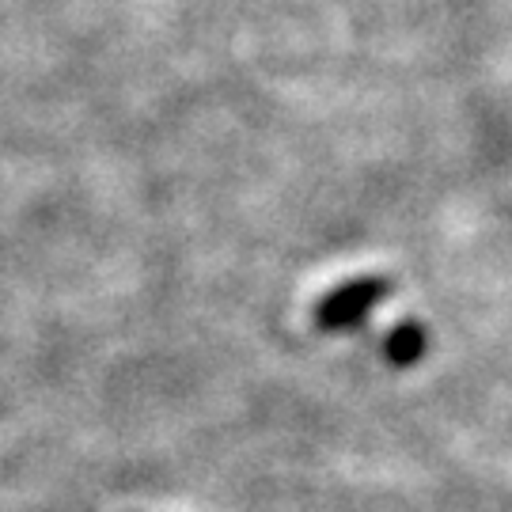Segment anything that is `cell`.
<instances>
[{
    "label": "cell",
    "instance_id": "obj_2",
    "mask_svg": "<svg viewBox=\"0 0 512 512\" xmlns=\"http://www.w3.org/2000/svg\"><path fill=\"white\" fill-rule=\"evenodd\" d=\"M387 361L391 365H414V361H421V353H425V330L418 327V323H399V327L387 334Z\"/></svg>",
    "mask_w": 512,
    "mask_h": 512
},
{
    "label": "cell",
    "instance_id": "obj_1",
    "mask_svg": "<svg viewBox=\"0 0 512 512\" xmlns=\"http://www.w3.org/2000/svg\"><path fill=\"white\" fill-rule=\"evenodd\" d=\"M387 289H391L387 277H357V281H346L342 289H334V293L315 308V323L327 330L353 327V323L365 319V311L372 308V304L384 300Z\"/></svg>",
    "mask_w": 512,
    "mask_h": 512
}]
</instances>
